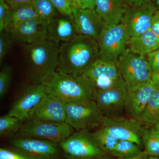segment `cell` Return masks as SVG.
Returning <instances> with one entry per match:
<instances>
[{"mask_svg":"<svg viewBox=\"0 0 159 159\" xmlns=\"http://www.w3.org/2000/svg\"><path fill=\"white\" fill-rule=\"evenodd\" d=\"M99 56L97 40L78 34L59 46L57 71L72 75L84 74Z\"/></svg>","mask_w":159,"mask_h":159,"instance_id":"cell-1","label":"cell"},{"mask_svg":"<svg viewBox=\"0 0 159 159\" xmlns=\"http://www.w3.org/2000/svg\"><path fill=\"white\" fill-rule=\"evenodd\" d=\"M42 84L48 93L65 102L95 101L97 90L84 74L72 75L56 71Z\"/></svg>","mask_w":159,"mask_h":159,"instance_id":"cell-2","label":"cell"},{"mask_svg":"<svg viewBox=\"0 0 159 159\" xmlns=\"http://www.w3.org/2000/svg\"><path fill=\"white\" fill-rule=\"evenodd\" d=\"M59 45L45 40L27 44L24 50L29 77L33 83L42 84L57 71Z\"/></svg>","mask_w":159,"mask_h":159,"instance_id":"cell-3","label":"cell"},{"mask_svg":"<svg viewBox=\"0 0 159 159\" xmlns=\"http://www.w3.org/2000/svg\"><path fill=\"white\" fill-rule=\"evenodd\" d=\"M117 63L127 90L151 80L152 72L146 56L132 53L127 48L119 56Z\"/></svg>","mask_w":159,"mask_h":159,"instance_id":"cell-4","label":"cell"},{"mask_svg":"<svg viewBox=\"0 0 159 159\" xmlns=\"http://www.w3.org/2000/svg\"><path fill=\"white\" fill-rule=\"evenodd\" d=\"M66 159H104L105 152L88 129L77 131L59 144Z\"/></svg>","mask_w":159,"mask_h":159,"instance_id":"cell-5","label":"cell"},{"mask_svg":"<svg viewBox=\"0 0 159 159\" xmlns=\"http://www.w3.org/2000/svg\"><path fill=\"white\" fill-rule=\"evenodd\" d=\"M73 132V128L66 122L29 119L23 122L16 137L47 140L59 144L70 136Z\"/></svg>","mask_w":159,"mask_h":159,"instance_id":"cell-6","label":"cell"},{"mask_svg":"<svg viewBox=\"0 0 159 159\" xmlns=\"http://www.w3.org/2000/svg\"><path fill=\"white\" fill-rule=\"evenodd\" d=\"M104 116L95 101L66 102V122L77 131L101 125Z\"/></svg>","mask_w":159,"mask_h":159,"instance_id":"cell-7","label":"cell"},{"mask_svg":"<svg viewBox=\"0 0 159 159\" xmlns=\"http://www.w3.org/2000/svg\"><path fill=\"white\" fill-rule=\"evenodd\" d=\"M129 38L121 23L110 28H104L97 39L99 56L117 62L119 56L127 48Z\"/></svg>","mask_w":159,"mask_h":159,"instance_id":"cell-8","label":"cell"},{"mask_svg":"<svg viewBox=\"0 0 159 159\" xmlns=\"http://www.w3.org/2000/svg\"><path fill=\"white\" fill-rule=\"evenodd\" d=\"M11 145L26 159H62L64 155L59 144L47 140L16 138Z\"/></svg>","mask_w":159,"mask_h":159,"instance_id":"cell-9","label":"cell"},{"mask_svg":"<svg viewBox=\"0 0 159 159\" xmlns=\"http://www.w3.org/2000/svg\"><path fill=\"white\" fill-rule=\"evenodd\" d=\"M141 121L134 118L104 116L100 126L119 140H126L142 145L144 127Z\"/></svg>","mask_w":159,"mask_h":159,"instance_id":"cell-10","label":"cell"},{"mask_svg":"<svg viewBox=\"0 0 159 159\" xmlns=\"http://www.w3.org/2000/svg\"><path fill=\"white\" fill-rule=\"evenodd\" d=\"M84 74L97 91L109 88L122 78L116 61L100 56Z\"/></svg>","mask_w":159,"mask_h":159,"instance_id":"cell-11","label":"cell"},{"mask_svg":"<svg viewBox=\"0 0 159 159\" xmlns=\"http://www.w3.org/2000/svg\"><path fill=\"white\" fill-rule=\"evenodd\" d=\"M157 10L153 2L139 6L127 5L121 23L125 26L129 37L138 36L150 29L152 17Z\"/></svg>","mask_w":159,"mask_h":159,"instance_id":"cell-12","label":"cell"},{"mask_svg":"<svg viewBox=\"0 0 159 159\" xmlns=\"http://www.w3.org/2000/svg\"><path fill=\"white\" fill-rule=\"evenodd\" d=\"M128 91L122 78L116 84L103 90L97 91L95 101L103 115L116 116L125 110Z\"/></svg>","mask_w":159,"mask_h":159,"instance_id":"cell-13","label":"cell"},{"mask_svg":"<svg viewBox=\"0 0 159 159\" xmlns=\"http://www.w3.org/2000/svg\"><path fill=\"white\" fill-rule=\"evenodd\" d=\"M47 94V88L43 84L33 83L28 86L15 101L8 114L25 122Z\"/></svg>","mask_w":159,"mask_h":159,"instance_id":"cell-14","label":"cell"},{"mask_svg":"<svg viewBox=\"0 0 159 159\" xmlns=\"http://www.w3.org/2000/svg\"><path fill=\"white\" fill-rule=\"evenodd\" d=\"M29 119L66 122V102L56 96L48 93L31 112Z\"/></svg>","mask_w":159,"mask_h":159,"instance_id":"cell-15","label":"cell"},{"mask_svg":"<svg viewBox=\"0 0 159 159\" xmlns=\"http://www.w3.org/2000/svg\"><path fill=\"white\" fill-rule=\"evenodd\" d=\"M48 24L40 18L20 24L10 32L11 39L18 42L31 44L48 38Z\"/></svg>","mask_w":159,"mask_h":159,"instance_id":"cell-16","label":"cell"},{"mask_svg":"<svg viewBox=\"0 0 159 159\" xmlns=\"http://www.w3.org/2000/svg\"><path fill=\"white\" fill-rule=\"evenodd\" d=\"M72 12L77 34L97 39L105 27L95 9L73 8Z\"/></svg>","mask_w":159,"mask_h":159,"instance_id":"cell-17","label":"cell"},{"mask_svg":"<svg viewBox=\"0 0 159 159\" xmlns=\"http://www.w3.org/2000/svg\"><path fill=\"white\" fill-rule=\"evenodd\" d=\"M158 87L152 80L135 88L128 90L125 110L131 118L140 120L148 102Z\"/></svg>","mask_w":159,"mask_h":159,"instance_id":"cell-18","label":"cell"},{"mask_svg":"<svg viewBox=\"0 0 159 159\" xmlns=\"http://www.w3.org/2000/svg\"><path fill=\"white\" fill-rule=\"evenodd\" d=\"M125 0H96L95 10L108 28L120 24L126 7Z\"/></svg>","mask_w":159,"mask_h":159,"instance_id":"cell-19","label":"cell"},{"mask_svg":"<svg viewBox=\"0 0 159 159\" xmlns=\"http://www.w3.org/2000/svg\"><path fill=\"white\" fill-rule=\"evenodd\" d=\"M48 30L47 39L58 45L60 43L66 42L78 35L73 18L66 16L56 18L48 25Z\"/></svg>","mask_w":159,"mask_h":159,"instance_id":"cell-20","label":"cell"},{"mask_svg":"<svg viewBox=\"0 0 159 159\" xmlns=\"http://www.w3.org/2000/svg\"><path fill=\"white\" fill-rule=\"evenodd\" d=\"M128 47L132 53L146 56L159 48V36L149 29L138 36L129 38Z\"/></svg>","mask_w":159,"mask_h":159,"instance_id":"cell-21","label":"cell"},{"mask_svg":"<svg viewBox=\"0 0 159 159\" xmlns=\"http://www.w3.org/2000/svg\"><path fill=\"white\" fill-rule=\"evenodd\" d=\"M39 18L32 3L10 8L4 30L10 32L14 28L29 20Z\"/></svg>","mask_w":159,"mask_h":159,"instance_id":"cell-22","label":"cell"},{"mask_svg":"<svg viewBox=\"0 0 159 159\" xmlns=\"http://www.w3.org/2000/svg\"><path fill=\"white\" fill-rule=\"evenodd\" d=\"M142 139L145 150L148 156L159 157V133L154 125L150 128L143 129Z\"/></svg>","mask_w":159,"mask_h":159,"instance_id":"cell-23","label":"cell"},{"mask_svg":"<svg viewBox=\"0 0 159 159\" xmlns=\"http://www.w3.org/2000/svg\"><path fill=\"white\" fill-rule=\"evenodd\" d=\"M140 121L143 123L154 125L159 122V87L148 102Z\"/></svg>","mask_w":159,"mask_h":159,"instance_id":"cell-24","label":"cell"},{"mask_svg":"<svg viewBox=\"0 0 159 159\" xmlns=\"http://www.w3.org/2000/svg\"><path fill=\"white\" fill-rule=\"evenodd\" d=\"M140 146L131 141L119 140L111 155L118 158L128 159L139 155L142 152Z\"/></svg>","mask_w":159,"mask_h":159,"instance_id":"cell-25","label":"cell"},{"mask_svg":"<svg viewBox=\"0 0 159 159\" xmlns=\"http://www.w3.org/2000/svg\"><path fill=\"white\" fill-rule=\"evenodd\" d=\"M32 4L39 18L48 25L59 16V12L50 0H34Z\"/></svg>","mask_w":159,"mask_h":159,"instance_id":"cell-26","label":"cell"},{"mask_svg":"<svg viewBox=\"0 0 159 159\" xmlns=\"http://www.w3.org/2000/svg\"><path fill=\"white\" fill-rule=\"evenodd\" d=\"M92 134L100 148L109 154L114 150L119 142L118 139L102 127Z\"/></svg>","mask_w":159,"mask_h":159,"instance_id":"cell-27","label":"cell"},{"mask_svg":"<svg viewBox=\"0 0 159 159\" xmlns=\"http://www.w3.org/2000/svg\"><path fill=\"white\" fill-rule=\"evenodd\" d=\"M23 122L16 117L9 114L0 117V135L10 137L17 135Z\"/></svg>","mask_w":159,"mask_h":159,"instance_id":"cell-28","label":"cell"},{"mask_svg":"<svg viewBox=\"0 0 159 159\" xmlns=\"http://www.w3.org/2000/svg\"><path fill=\"white\" fill-rule=\"evenodd\" d=\"M12 74V68L6 65L0 72V98L2 99L9 89Z\"/></svg>","mask_w":159,"mask_h":159,"instance_id":"cell-29","label":"cell"},{"mask_svg":"<svg viewBox=\"0 0 159 159\" xmlns=\"http://www.w3.org/2000/svg\"><path fill=\"white\" fill-rule=\"evenodd\" d=\"M11 39L8 31H5L0 32V63L2 64L8 53L10 48Z\"/></svg>","mask_w":159,"mask_h":159,"instance_id":"cell-30","label":"cell"},{"mask_svg":"<svg viewBox=\"0 0 159 159\" xmlns=\"http://www.w3.org/2000/svg\"><path fill=\"white\" fill-rule=\"evenodd\" d=\"M59 13L72 18V9L67 0H50Z\"/></svg>","mask_w":159,"mask_h":159,"instance_id":"cell-31","label":"cell"},{"mask_svg":"<svg viewBox=\"0 0 159 159\" xmlns=\"http://www.w3.org/2000/svg\"><path fill=\"white\" fill-rule=\"evenodd\" d=\"M149 63L152 74L159 72V48L146 56Z\"/></svg>","mask_w":159,"mask_h":159,"instance_id":"cell-32","label":"cell"},{"mask_svg":"<svg viewBox=\"0 0 159 159\" xmlns=\"http://www.w3.org/2000/svg\"><path fill=\"white\" fill-rule=\"evenodd\" d=\"M10 9V7L4 0H0V32L4 31Z\"/></svg>","mask_w":159,"mask_h":159,"instance_id":"cell-33","label":"cell"},{"mask_svg":"<svg viewBox=\"0 0 159 159\" xmlns=\"http://www.w3.org/2000/svg\"><path fill=\"white\" fill-rule=\"evenodd\" d=\"M0 159H26L17 151L6 148H0Z\"/></svg>","mask_w":159,"mask_h":159,"instance_id":"cell-34","label":"cell"},{"mask_svg":"<svg viewBox=\"0 0 159 159\" xmlns=\"http://www.w3.org/2000/svg\"><path fill=\"white\" fill-rule=\"evenodd\" d=\"M151 30L159 36V10L155 12L152 20Z\"/></svg>","mask_w":159,"mask_h":159,"instance_id":"cell-35","label":"cell"},{"mask_svg":"<svg viewBox=\"0 0 159 159\" xmlns=\"http://www.w3.org/2000/svg\"><path fill=\"white\" fill-rule=\"evenodd\" d=\"M10 8L24 4L32 3L34 0H4Z\"/></svg>","mask_w":159,"mask_h":159,"instance_id":"cell-36","label":"cell"},{"mask_svg":"<svg viewBox=\"0 0 159 159\" xmlns=\"http://www.w3.org/2000/svg\"><path fill=\"white\" fill-rule=\"evenodd\" d=\"M153 0H125V2L129 6H141L144 4L153 2Z\"/></svg>","mask_w":159,"mask_h":159,"instance_id":"cell-37","label":"cell"},{"mask_svg":"<svg viewBox=\"0 0 159 159\" xmlns=\"http://www.w3.org/2000/svg\"><path fill=\"white\" fill-rule=\"evenodd\" d=\"M82 9H95L96 0H81Z\"/></svg>","mask_w":159,"mask_h":159,"instance_id":"cell-38","label":"cell"},{"mask_svg":"<svg viewBox=\"0 0 159 159\" xmlns=\"http://www.w3.org/2000/svg\"><path fill=\"white\" fill-rule=\"evenodd\" d=\"M149 157L147 152L145 150H144V151H142L141 153L139 154V155L137 156L136 157H134L128 159L118 158L117 159H148ZM104 159H109L104 158Z\"/></svg>","mask_w":159,"mask_h":159,"instance_id":"cell-39","label":"cell"},{"mask_svg":"<svg viewBox=\"0 0 159 159\" xmlns=\"http://www.w3.org/2000/svg\"><path fill=\"white\" fill-rule=\"evenodd\" d=\"M71 9L73 8H80L82 9L81 0H71Z\"/></svg>","mask_w":159,"mask_h":159,"instance_id":"cell-40","label":"cell"},{"mask_svg":"<svg viewBox=\"0 0 159 159\" xmlns=\"http://www.w3.org/2000/svg\"><path fill=\"white\" fill-rule=\"evenodd\" d=\"M151 80L155 85L159 87V72L152 74Z\"/></svg>","mask_w":159,"mask_h":159,"instance_id":"cell-41","label":"cell"},{"mask_svg":"<svg viewBox=\"0 0 159 159\" xmlns=\"http://www.w3.org/2000/svg\"><path fill=\"white\" fill-rule=\"evenodd\" d=\"M153 3L156 7L157 10H159V0H154Z\"/></svg>","mask_w":159,"mask_h":159,"instance_id":"cell-42","label":"cell"},{"mask_svg":"<svg viewBox=\"0 0 159 159\" xmlns=\"http://www.w3.org/2000/svg\"><path fill=\"white\" fill-rule=\"evenodd\" d=\"M155 128L157 130V131L159 133V122L157 124H156L155 125H154Z\"/></svg>","mask_w":159,"mask_h":159,"instance_id":"cell-43","label":"cell"},{"mask_svg":"<svg viewBox=\"0 0 159 159\" xmlns=\"http://www.w3.org/2000/svg\"><path fill=\"white\" fill-rule=\"evenodd\" d=\"M148 159H159V157H149Z\"/></svg>","mask_w":159,"mask_h":159,"instance_id":"cell-44","label":"cell"},{"mask_svg":"<svg viewBox=\"0 0 159 159\" xmlns=\"http://www.w3.org/2000/svg\"><path fill=\"white\" fill-rule=\"evenodd\" d=\"M69 4H70V6H71V0H67Z\"/></svg>","mask_w":159,"mask_h":159,"instance_id":"cell-45","label":"cell"}]
</instances>
